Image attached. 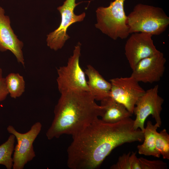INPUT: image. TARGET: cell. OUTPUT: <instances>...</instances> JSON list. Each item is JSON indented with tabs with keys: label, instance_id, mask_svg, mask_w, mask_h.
Here are the masks:
<instances>
[{
	"label": "cell",
	"instance_id": "obj_19",
	"mask_svg": "<svg viewBox=\"0 0 169 169\" xmlns=\"http://www.w3.org/2000/svg\"><path fill=\"white\" fill-rule=\"evenodd\" d=\"M135 152L124 154L120 156L117 163L110 167L111 169H132Z\"/></svg>",
	"mask_w": 169,
	"mask_h": 169
},
{
	"label": "cell",
	"instance_id": "obj_9",
	"mask_svg": "<svg viewBox=\"0 0 169 169\" xmlns=\"http://www.w3.org/2000/svg\"><path fill=\"white\" fill-rule=\"evenodd\" d=\"M110 97L123 105L132 114L139 98L145 91L132 76L110 79Z\"/></svg>",
	"mask_w": 169,
	"mask_h": 169
},
{
	"label": "cell",
	"instance_id": "obj_20",
	"mask_svg": "<svg viewBox=\"0 0 169 169\" xmlns=\"http://www.w3.org/2000/svg\"><path fill=\"white\" fill-rule=\"evenodd\" d=\"M138 158L141 169L167 168L166 163L161 160H150L141 157Z\"/></svg>",
	"mask_w": 169,
	"mask_h": 169
},
{
	"label": "cell",
	"instance_id": "obj_3",
	"mask_svg": "<svg viewBox=\"0 0 169 169\" xmlns=\"http://www.w3.org/2000/svg\"><path fill=\"white\" fill-rule=\"evenodd\" d=\"M130 34L143 33L151 35L161 34L169 25V18L159 7L138 3L127 16Z\"/></svg>",
	"mask_w": 169,
	"mask_h": 169
},
{
	"label": "cell",
	"instance_id": "obj_12",
	"mask_svg": "<svg viewBox=\"0 0 169 169\" xmlns=\"http://www.w3.org/2000/svg\"><path fill=\"white\" fill-rule=\"evenodd\" d=\"M10 24L9 17L5 14L4 9L0 6V51L9 50L18 62L24 66L23 43L14 33Z\"/></svg>",
	"mask_w": 169,
	"mask_h": 169
},
{
	"label": "cell",
	"instance_id": "obj_1",
	"mask_svg": "<svg viewBox=\"0 0 169 169\" xmlns=\"http://www.w3.org/2000/svg\"><path fill=\"white\" fill-rule=\"evenodd\" d=\"M130 117L114 123L97 118L77 134L68 147L67 165L71 169H94L116 147L126 143L141 142L144 132L133 127Z\"/></svg>",
	"mask_w": 169,
	"mask_h": 169
},
{
	"label": "cell",
	"instance_id": "obj_21",
	"mask_svg": "<svg viewBox=\"0 0 169 169\" xmlns=\"http://www.w3.org/2000/svg\"><path fill=\"white\" fill-rule=\"evenodd\" d=\"M9 94L7 90L5 78L0 80V102L4 100Z\"/></svg>",
	"mask_w": 169,
	"mask_h": 169
},
{
	"label": "cell",
	"instance_id": "obj_2",
	"mask_svg": "<svg viewBox=\"0 0 169 169\" xmlns=\"http://www.w3.org/2000/svg\"><path fill=\"white\" fill-rule=\"evenodd\" d=\"M89 91L69 90L61 93L54 110V117L46 133L49 140L63 134L74 136L99 116L104 106L98 105Z\"/></svg>",
	"mask_w": 169,
	"mask_h": 169
},
{
	"label": "cell",
	"instance_id": "obj_18",
	"mask_svg": "<svg viewBox=\"0 0 169 169\" xmlns=\"http://www.w3.org/2000/svg\"><path fill=\"white\" fill-rule=\"evenodd\" d=\"M155 146L157 151L164 159H169V135L164 129L160 132H156Z\"/></svg>",
	"mask_w": 169,
	"mask_h": 169
},
{
	"label": "cell",
	"instance_id": "obj_22",
	"mask_svg": "<svg viewBox=\"0 0 169 169\" xmlns=\"http://www.w3.org/2000/svg\"><path fill=\"white\" fill-rule=\"evenodd\" d=\"M2 73L3 72L2 69L0 67V80H1L3 78Z\"/></svg>",
	"mask_w": 169,
	"mask_h": 169
},
{
	"label": "cell",
	"instance_id": "obj_17",
	"mask_svg": "<svg viewBox=\"0 0 169 169\" xmlns=\"http://www.w3.org/2000/svg\"><path fill=\"white\" fill-rule=\"evenodd\" d=\"M15 137L11 134L5 142L0 145V164L4 165L7 169H11L13 165L12 157L14 151Z\"/></svg>",
	"mask_w": 169,
	"mask_h": 169
},
{
	"label": "cell",
	"instance_id": "obj_6",
	"mask_svg": "<svg viewBox=\"0 0 169 169\" xmlns=\"http://www.w3.org/2000/svg\"><path fill=\"white\" fill-rule=\"evenodd\" d=\"M158 89V85H156L146 91L137 100L133 111L136 116L133 126L134 129H140L144 132L145 121L151 115L159 128L161 127L162 122L160 114L164 99L159 95Z\"/></svg>",
	"mask_w": 169,
	"mask_h": 169
},
{
	"label": "cell",
	"instance_id": "obj_7",
	"mask_svg": "<svg viewBox=\"0 0 169 169\" xmlns=\"http://www.w3.org/2000/svg\"><path fill=\"white\" fill-rule=\"evenodd\" d=\"M79 3L76 0H65L61 6L57 8L61 14V21L59 27L47 35V44L51 49L57 51L61 49L69 37L67 33V29L71 24L82 21L85 16L83 13L79 15L75 14L74 11Z\"/></svg>",
	"mask_w": 169,
	"mask_h": 169
},
{
	"label": "cell",
	"instance_id": "obj_14",
	"mask_svg": "<svg viewBox=\"0 0 169 169\" xmlns=\"http://www.w3.org/2000/svg\"><path fill=\"white\" fill-rule=\"evenodd\" d=\"M100 105L105 108L101 120L106 122H117L130 117L132 115L123 105L110 97L101 101Z\"/></svg>",
	"mask_w": 169,
	"mask_h": 169
},
{
	"label": "cell",
	"instance_id": "obj_15",
	"mask_svg": "<svg viewBox=\"0 0 169 169\" xmlns=\"http://www.w3.org/2000/svg\"><path fill=\"white\" fill-rule=\"evenodd\" d=\"M158 128L156 124L153 125L150 120L147 122L144 132L143 142L137 146L140 154L158 158L160 157L161 155L157 151L155 146L156 136Z\"/></svg>",
	"mask_w": 169,
	"mask_h": 169
},
{
	"label": "cell",
	"instance_id": "obj_11",
	"mask_svg": "<svg viewBox=\"0 0 169 169\" xmlns=\"http://www.w3.org/2000/svg\"><path fill=\"white\" fill-rule=\"evenodd\" d=\"M166 61L163 54L159 51L140 60L132 69L131 75L138 82H158L163 75Z\"/></svg>",
	"mask_w": 169,
	"mask_h": 169
},
{
	"label": "cell",
	"instance_id": "obj_4",
	"mask_svg": "<svg viewBox=\"0 0 169 169\" xmlns=\"http://www.w3.org/2000/svg\"><path fill=\"white\" fill-rule=\"evenodd\" d=\"M125 0H115L107 7H99L96 11L95 27L112 39H125L129 35L127 16L124 8Z\"/></svg>",
	"mask_w": 169,
	"mask_h": 169
},
{
	"label": "cell",
	"instance_id": "obj_8",
	"mask_svg": "<svg viewBox=\"0 0 169 169\" xmlns=\"http://www.w3.org/2000/svg\"><path fill=\"white\" fill-rule=\"evenodd\" d=\"M42 127L40 122H36L29 131L24 133L18 132L11 125L7 127L8 132L14 135L17 141L13 157V169H23L25 165L35 156L33 143L40 133Z\"/></svg>",
	"mask_w": 169,
	"mask_h": 169
},
{
	"label": "cell",
	"instance_id": "obj_5",
	"mask_svg": "<svg viewBox=\"0 0 169 169\" xmlns=\"http://www.w3.org/2000/svg\"><path fill=\"white\" fill-rule=\"evenodd\" d=\"M81 44L79 42L74 47L73 54L68 59L66 66L57 69V82L61 93L76 90L89 91L85 73L79 64Z\"/></svg>",
	"mask_w": 169,
	"mask_h": 169
},
{
	"label": "cell",
	"instance_id": "obj_13",
	"mask_svg": "<svg viewBox=\"0 0 169 169\" xmlns=\"http://www.w3.org/2000/svg\"><path fill=\"white\" fill-rule=\"evenodd\" d=\"M84 72L88 78L87 83L89 92L95 100L101 101L110 97L111 87L110 82L90 65L87 66Z\"/></svg>",
	"mask_w": 169,
	"mask_h": 169
},
{
	"label": "cell",
	"instance_id": "obj_10",
	"mask_svg": "<svg viewBox=\"0 0 169 169\" xmlns=\"http://www.w3.org/2000/svg\"><path fill=\"white\" fill-rule=\"evenodd\" d=\"M152 36L145 33H133L126 41L125 54L132 69L140 60L159 51L154 45Z\"/></svg>",
	"mask_w": 169,
	"mask_h": 169
},
{
	"label": "cell",
	"instance_id": "obj_16",
	"mask_svg": "<svg viewBox=\"0 0 169 169\" xmlns=\"http://www.w3.org/2000/svg\"><path fill=\"white\" fill-rule=\"evenodd\" d=\"M5 79L6 87L10 97L16 99L21 96L25 90V81L23 77L19 73H12Z\"/></svg>",
	"mask_w": 169,
	"mask_h": 169
}]
</instances>
